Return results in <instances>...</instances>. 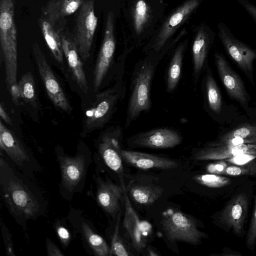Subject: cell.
Here are the masks:
<instances>
[{
  "mask_svg": "<svg viewBox=\"0 0 256 256\" xmlns=\"http://www.w3.org/2000/svg\"><path fill=\"white\" fill-rule=\"evenodd\" d=\"M0 196L16 222L26 234L27 223L46 216L48 200L34 178L20 170L2 152L0 157Z\"/></svg>",
  "mask_w": 256,
  "mask_h": 256,
  "instance_id": "obj_1",
  "label": "cell"
},
{
  "mask_svg": "<svg viewBox=\"0 0 256 256\" xmlns=\"http://www.w3.org/2000/svg\"><path fill=\"white\" fill-rule=\"evenodd\" d=\"M146 54L136 63L131 74L126 128L136 120L142 112H148L152 108V84L156 68L164 56L152 52Z\"/></svg>",
  "mask_w": 256,
  "mask_h": 256,
  "instance_id": "obj_2",
  "label": "cell"
},
{
  "mask_svg": "<svg viewBox=\"0 0 256 256\" xmlns=\"http://www.w3.org/2000/svg\"><path fill=\"white\" fill-rule=\"evenodd\" d=\"M0 44L4 62L6 82L14 103H19L17 82V30L14 0H0Z\"/></svg>",
  "mask_w": 256,
  "mask_h": 256,
  "instance_id": "obj_3",
  "label": "cell"
},
{
  "mask_svg": "<svg viewBox=\"0 0 256 256\" xmlns=\"http://www.w3.org/2000/svg\"><path fill=\"white\" fill-rule=\"evenodd\" d=\"M55 152L60 172L59 193L64 200L71 201L75 194L84 188L92 160V153L84 144L78 146L74 156L66 154L60 146L56 148Z\"/></svg>",
  "mask_w": 256,
  "mask_h": 256,
  "instance_id": "obj_4",
  "label": "cell"
},
{
  "mask_svg": "<svg viewBox=\"0 0 256 256\" xmlns=\"http://www.w3.org/2000/svg\"><path fill=\"white\" fill-rule=\"evenodd\" d=\"M124 72L125 66L118 71L113 86L96 95L94 102L84 116L81 132L82 136L102 128L112 118L126 94Z\"/></svg>",
  "mask_w": 256,
  "mask_h": 256,
  "instance_id": "obj_5",
  "label": "cell"
},
{
  "mask_svg": "<svg viewBox=\"0 0 256 256\" xmlns=\"http://www.w3.org/2000/svg\"><path fill=\"white\" fill-rule=\"evenodd\" d=\"M203 74L201 88L204 108L214 122L222 126H226L247 116L242 114L234 104L225 100L208 64Z\"/></svg>",
  "mask_w": 256,
  "mask_h": 256,
  "instance_id": "obj_6",
  "label": "cell"
},
{
  "mask_svg": "<svg viewBox=\"0 0 256 256\" xmlns=\"http://www.w3.org/2000/svg\"><path fill=\"white\" fill-rule=\"evenodd\" d=\"M123 130L118 125L106 130L96 142L97 153L94 156L96 168L102 165L115 172L119 177L121 186L126 190L124 182L122 158L120 154Z\"/></svg>",
  "mask_w": 256,
  "mask_h": 256,
  "instance_id": "obj_7",
  "label": "cell"
},
{
  "mask_svg": "<svg viewBox=\"0 0 256 256\" xmlns=\"http://www.w3.org/2000/svg\"><path fill=\"white\" fill-rule=\"evenodd\" d=\"M214 61L220 80L230 98L236 102L250 118H256V106L240 76L232 68L222 52L214 54Z\"/></svg>",
  "mask_w": 256,
  "mask_h": 256,
  "instance_id": "obj_8",
  "label": "cell"
},
{
  "mask_svg": "<svg viewBox=\"0 0 256 256\" xmlns=\"http://www.w3.org/2000/svg\"><path fill=\"white\" fill-rule=\"evenodd\" d=\"M0 147L8 159L20 170L34 178V174L42 168L33 154L16 135L0 122Z\"/></svg>",
  "mask_w": 256,
  "mask_h": 256,
  "instance_id": "obj_9",
  "label": "cell"
},
{
  "mask_svg": "<svg viewBox=\"0 0 256 256\" xmlns=\"http://www.w3.org/2000/svg\"><path fill=\"white\" fill-rule=\"evenodd\" d=\"M66 218L76 234L80 235L88 254L95 256H110V246L83 211L70 207Z\"/></svg>",
  "mask_w": 256,
  "mask_h": 256,
  "instance_id": "obj_10",
  "label": "cell"
},
{
  "mask_svg": "<svg viewBox=\"0 0 256 256\" xmlns=\"http://www.w3.org/2000/svg\"><path fill=\"white\" fill-rule=\"evenodd\" d=\"M162 225L167 237L173 241L198 244L206 236L198 229L192 218L172 209L164 212Z\"/></svg>",
  "mask_w": 256,
  "mask_h": 256,
  "instance_id": "obj_11",
  "label": "cell"
},
{
  "mask_svg": "<svg viewBox=\"0 0 256 256\" xmlns=\"http://www.w3.org/2000/svg\"><path fill=\"white\" fill-rule=\"evenodd\" d=\"M218 27V36L226 52L254 86V72L256 50L236 38L224 24L220 23Z\"/></svg>",
  "mask_w": 256,
  "mask_h": 256,
  "instance_id": "obj_12",
  "label": "cell"
},
{
  "mask_svg": "<svg viewBox=\"0 0 256 256\" xmlns=\"http://www.w3.org/2000/svg\"><path fill=\"white\" fill-rule=\"evenodd\" d=\"M97 25L98 18L95 14L94 0L84 2L76 18L73 41L84 62L89 58Z\"/></svg>",
  "mask_w": 256,
  "mask_h": 256,
  "instance_id": "obj_13",
  "label": "cell"
},
{
  "mask_svg": "<svg viewBox=\"0 0 256 256\" xmlns=\"http://www.w3.org/2000/svg\"><path fill=\"white\" fill-rule=\"evenodd\" d=\"M202 0H187L178 6L168 17L154 40L144 49L146 54L166 52V44L179 26L184 22L198 7Z\"/></svg>",
  "mask_w": 256,
  "mask_h": 256,
  "instance_id": "obj_14",
  "label": "cell"
},
{
  "mask_svg": "<svg viewBox=\"0 0 256 256\" xmlns=\"http://www.w3.org/2000/svg\"><path fill=\"white\" fill-rule=\"evenodd\" d=\"M32 52L38 71L50 100L58 108L67 113L70 112L72 108L70 102L45 56L36 42L32 45Z\"/></svg>",
  "mask_w": 256,
  "mask_h": 256,
  "instance_id": "obj_15",
  "label": "cell"
},
{
  "mask_svg": "<svg viewBox=\"0 0 256 256\" xmlns=\"http://www.w3.org/2000/svg\"><path fill=\"white\" fill-rule=\"evenodd\" d=\"M182 136L176 130L162 127L140 132L129 137L127 144L131 148L166 149L174 148L182 141Z\"/></svg>",
  "mask_w": 256,
  "mask_h": 256,
  "instance_id": "obj_16",
  "label": "cell"
},
{
  "mask_svg": "<svg viewBox=\"0 0 256 256\" xmlns=\"http://www.w3.org/2000/svg\"><path fill=\"white\" fill-rule=\"evenodd\" d=\"M116 50L114 36V19L112 12L106 16L104 34L94 72V88L97 92L111 67Z\"/></svg>",
  "mask_w": 256,
  "mask_h": 256,
  "instance_id": "obj_17",
  "label": "cell"
},
{
  "mask_svg": "<svg viewBox=\"0 0 256 256\" xmlns=\"http://www.w3.org/2000/svg\"><path fill=\"white\" fill-rule=\"evenodd\" d=\"M96 183V201L98 206L112 218L120 212V203L124 199V190L109 180L103 178L98 172L94 175Z\"/></svg>",
  "mask_w": 256,
  "mask_h": 256,
  "instance_id": "obj_18",
  "label": "cell"
},
{
  "mask_svg": "<svg viewBox=\"0 0 256 256\" xmlns=\"http://www.w3.org/2000/svg\"><path fill=\"white\" fill-rule=\"evenodd\" d=\"M245 154L256 156V144L203 146L196 149L192 157L196 160H220Z\"/></svg>",
  "mask_w": 256,
  "mask_h": 256,
  "instance_id": "obj_19",
  "label": "cell"
},
{
  "mask_svg": "<svg viewBox=\"0 0 256 256\" xmlns=\"http://www.w3.org/2000/svg\"><path fill=\"white\" fill-rule=\"evenodd\" d=\"M213 36L203 27L199 28L192 45V79L196 84L208 66V56L213 42Z\"/></svg>",
  "mask_w": 256,
  "mask_h": 256,
  "instance_id": "obj_20",
  "label": "cell"
},
{
  "mask_svg": "<svg viewBox=\"0 0 256 256\" xmlns=\"http://www.w3.org/2000/svg\"><path fill=\"white\" fill-rule=\"evenodd\" d=\"M248 200L244 194H239L230 200L222 210L221 220L236 234L243 229L248 211Z\"/></svg>",
  "mask_w": 256,
  "mask_h": 256,
  "instance_id": "obj_21",
  "label": "cell"
},
{
  "mask_svg": "<svg viewBox=\"0 0 256 256\" xmlns=\"http://www.w3.org/2000/svg\"><path fill=\"white\" fill-rule=\"evenodd\" d=\"M123 161L143 170H170L178 166V162L172 159L140 152L120 150Z\"/></svg>",
  "mask_w": 256,
  "mask_h": 256,
  "instance_id": "obj_22",
  "label": "cell"
},
{
  "mask_svg": "<svg viewBox=\"0 0 256 256\" xmlns=\"http://www.w3.org/2000/svg\"><path fill=\"white\" fill-rule=\"evenodd\" d=\"M238 138L246 144H256V118L248 116L230 125L222 126L216 140Z\"/></svg>",
  "mask_w": 256,
  "mask_h": 256,
  "instance_id": "obj_23",
  "label": "cell"
},
{
  "mask_svg": "<svg viewBox=\"0 0 256 256\" xmlns=\"http://www.w3.org/2000/svg\"><path fill=\"white\" fill-rule=\"evenodd\" d=\"M64 54L67 60L72 76L77 84L84 93H87L89 88L82 59L73 41L62 36Z\"/></svg>",
  "mask_w": 256,
  "mask_h": 256,
  "instance_id": "obj_24",
  "label": "cell"
},
{
  "mask_svg": "<svg viewBox=\"0 0 256 256\" xmlns=\"http://www.w3.org/2000/svg\"><path fill=\"white\" fill-rule=\"evenodd\" d=\"M124 201L125 207L124 226L134 249L138 252H142L146 246V240L137 214L133 208L126 190L124 192Z\"/></svg>",
  "mask_w": 256,
  "mask_h": 256,
  "instance_id": "obj_25",
  "label": "cell"
},
{
  "mask_svg": "<svg viewBox=\"0 0 256 256\" xmlns=\"http://www.w3.org/2000/svg\"><path fill=\"white\" fill-rule=\"evenodd\" d=\"M84 2V0H50L44 13L51 24L75 12Z\"/></svg>",
  "mask_w": 256,
  "mask_h": 256,
  "instance_id": "obj_26",
  "label": "cell"
},
{
  "mask_svg": "<svg viewBox=\"0 0 256 256\" xmlns=\"http://www.w3.org/2000/svg\"><path fill=\"white\" fill-rule=\"evenodd\" d=\"M187 44V41L180 43L176 48L170 62L166 77V91L168 93L175 90L180 82Z\"/></svg>",
  "mask_w": 256,
  "mask_h": 256,
  "instance_id": "obj_27",
  "label": "cell"
},
{
  "mask_svg": "<svg viewBox=\"0 0 256 256\" xmlns=\"http://www.w3.org/2000/svg\"><path fill=\"white\" fill-rule=\"evenodd\" d=\"M40 27L48 46L56 60L62 66L64 65L63 50L62 36L54 29L47 20H42Z\"/></svg>",
  "mask_w": 256,
  "mask_h": 256,
  "instance_id": "obj_28",
  "label": "cell"
},
{
  "mask_svg": "<svg viewBox=\"0 0 256 256\" xmlns=\"http://www.w3.org/2000/svg\"><path fill=\"white\" fill-rule=\"evenodd\" d=\"M132 200L137 204L150 205L155 202L162 194V188L158 186L136 184L128 188Z\"/></svg>",
  "mask_w": 256,
  "mask_h": 256,
  "instance_id": "obj_29",
  "label": "cell"
},
{
  "mask_svg": "<svg viewBox=\"0 0 256 256\" xmlns=\"http://www.w3.org/2000/svg\"><path fill=\"white\" fill-rule=\"evenodd\" d=\"M52 226L62 246L66 249L76 236L72 227L66 218L56 219Z\"/></svg>",
  "mask_w": 256,
  "mask_h": 256,
  "instance_id": "obj_30",
  "label": "cell"
},
{
  "mask_svg": "<svg viewBox=\"0 0 256 256\" xmlns=\"http://www.w3.org/2000/svg\"><path fill=\"white\" fill-rule=\"evenodd\" d=\"M20 98L35 106L36 99L34 78L30 72L24 74L18 82Z\"/></svg>",
  "mask_w": 256,
  "mask_h": 256,
  "instance_id": "obj_31",
  "label": "cell"
},
{
  "mask_svg": "<svg viewBox=\"0 0 256 256\" xmlns=\"http://www.w3.org/2000/svg\"><path fill=\"white\" fill-rule=\"evenodd\" d=\"M149 18V8L144 0H138L134 7L133 20L136 32L140 33Z\"/></svg>",
  "mask_w": 256,
  "mask_h": 256,
  "instance_id": "obj_32",
  "label": "cell"
},
{
  "mask_svg": "<svg viewBox=\"0 0 256 256\" xmlns=\"http://www.w3.org/2000/svg\"><path fill=\"white\" fill-rule=\"evenodd\" d=\"M120 212L116 216V222L111 238L110 256H128L130 255L120 234Z\"/></svg>",
  "mask_w": 256,
  "mask_h": 256,
  "instance_id": "obj_33",
  "label": "cell"
},
{
  "mask_svg": "<svg viewBox=\"0 0 256 256\" xmlns=\"http://www.w3.org/2000/svg\"><path fill=\"white\" fill-rule=\"evenodd\" d=\"M224 174L232 176H256V160L240 166H229L226 168Z\"/></svg>",
  "mask_w": 256,
  "mask_h": 256,
  "instance_id": "obj_34",
  "label": "cell"
},
{
  "mask_svg": "<svg viewBox=\"0 0 256 256\" xmlns=\"http://www.w3.org/2000/svg\"><path fill=\"white\" fill-rule=\"evenodd\" d=\"M194 180L202 185L214 188L224 186L230 182L228 178L212 174L198 175Z\"/></svg>",
  "mask_w": 256,
  "mask_h": 256,
  "instance_id": "obj_35",
  "label": "cell"
},
{
  "mask_svg": "<svg viewBox=\"0 0 256 256\" xmlns=\"http://www.w3.org/2000/svg\"><path fill=\"white\" fill-rule=\"evenodd\" d=\"M0 230L7 256H16L12 236L2 218L0 220Z\"/></svg>",
  "mask_w": 256,
  "mask_h": 256,
  "instance_id": "obj_36",
  "label": "cell"
},
{
  "mask_svg": "<svg viewBox=\"0 0 256 256\" xmlns=\"http://www.w3.org/2000/svg\"><path fill=\"white\" fill-rule=\"evenodd\" d=\"M250 226L247 232L246 244L247 247L252 250L256 242V196L254 211L252 216Z\"/></svg>",
  "mask_w": 256,
  "mask_h": 256,
  "instance_id": "obj_37",
  "label": "cell"
},
{
  "mask_svg": "<svg viewBox=\"0 0 256 256\" xmlns=\"http://www.w3.org/2000/svg\"><path fill=\"white\" fill-rule=\"evenodd\" d=\"M46 247L47 255L48 256H64L58 246L49 238L46 240Z\"/></svg>",
  "mask_w": 256,
  "mask_h": 256,
  "instance_id": "obj_38",
  "label": "cell"
},
{
  "mask_svg": "<svg viewBox=\"0 0 256 256\" xmlns=\"http://www.w3.org/2000/svg\"><path fill=\"white\" fill-rule=\"evenodd\" d=\"M226 167V164L224 162L212 164L207 166L206 170L212 174H224Z\"/></svg>",
  "mask_w": 256,
  "mask_h": 256,
  "instance_id": "obj_39",
  "label": "cell"
},
{
  "mask_svg": "<svg viewBox=\"0 0 256 256\" xmlns=\"http://www.w3.org/2000/svg\"><path fill=\"white\" fill-rule=\"evenodd\" d=\"M256 158V156L252 154H242L232 158H228V162L234 163L242 164L243 162H246L248 160H252Z\"/></svg>",
  "mask_w": 256,
  "mask_h": 256,
  "instance_id": "obj_40",
  "label": "cell"
},
{
  "mask_svg": "<svg viewBox=\"0 0 256 256\" xmlns=\"http://www.w3.org/2000/svg\"><path fill=\"white\" fill-rule=\"evenodd\" d=\"M240 2L243 4L245 8L256 20V7L248 2H245L244 0H240Z\"/></svg>",
  "mask_w": 256,
  "mask_h": 256,
  "instance_id": "obj_41",
  "label": "cell"
},
{
  "mask_svg": "<svg viewBox=\"0 0 256 256\" xmlns=\"http://www.w3.org/2000/svg\"><path fill=\"white\" fill-rule=\"evenodd\" d=\"M0 116L1 118L8 124L12 125V121L8 114L6 112L2 104H0Z\"/></svg>",
  "mask_w": 256,
  "mask_h": 256,
  "instance_id": "obj_42",
  "label": "cell"
},
{
  "mask_svg": "<svg viewBox=\"0 0 256 256\" xmlns=\"http://www.w3.org/2000/svg\"><path fill=\"white\" fill-rule=\"evenodd\" d=\"M148 254L150 256H158V254H156V253H154V251L152 250H151L150 248H148Z\"/></svg>",
  "mask_w": 256,
  "mask_h": 256,
  "instance_id": "obj_43",
  "label": "cell"
}]
</instances>
